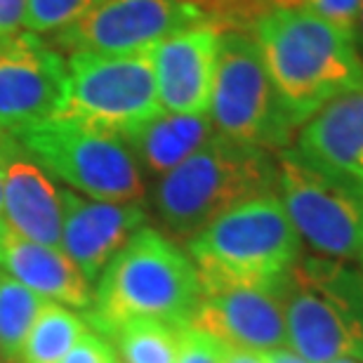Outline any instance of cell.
<instances>
[{
	"label": "cell",
	"instance_id": "cell-32",
	"mask_svg": "<svg viewBox=\"0 0 363 363\" xmlns=\"http://www.w3.org/2000/svg\"><path fill=\"white\" fill-rule=\"evenodd\" d=\"M361 272H363V259H361Z\"/></svg>",
	"mask_w": 363,
	"mask_h": 363
},
{
	"label": "cell",
	"instance_id": "cell-6",
	"mask_svg": "<svg viewBox=\"0 0 363 363\" xmlns=\"http://www.w3.org/2000/svg\"><path fill=\"white\" fill-rule=\"evenodd\" d=\"M17 144L71 191L106 203H144V172L121 135L57 116L14 137Z\"/></svg>",
	"mask_w": 363,
	"mask_h": 363
},
{
	"label": "cell",
	"instance_id": "cell-9",
	"mask_svg": "<svg viewBox=\"0 0 363 363\" xmlns=\"http://www.w3.org/2000/svg\"><path fill=\"white\" fill-rule=\"evenodd\" d=\"M151 50L130 55L71 52L62 116L123 135L161 113Z\"/></svg>",
	"mask_w": 363,
	"mask_h": 363
},
{
	"label": "cell",
	"instance_id": "cell-1",
	"mask_svg": "<svg viewBox=\"0 0 363 363\" xmlns=\"http://www.w3.org/2000/svg\"><path fill=\"white\" fill-rule=\"evenodd\" d=\"M281 104L297 128L342 94L363 90L357 38L304 10L269 7L250 28Z\"/></svg>",
	"mask_w": 363,
	"mask_h": 363
},
{
	"label": "cell",
	"instance_id": "cell-31",
	"mask_svg": "<svg viewBox=\"0 0 363 363\" xmlns=\"http://www.w3.org/2000/svg\"><path fill=\"white\" fill-rule=\"evenodd\" d=\"M108 363H121V359H118V357H113V359H111V361H108Z\"/></svg>",
	"mask_w": 363,
	"mask_h": 363
},
{
	"label": "cell",
	"instance_id": "cell-33",
	"mask_svg": "<svg viewBox=\"0 0 363 363\" xmlns=\"http://www.w3.org/2000/svg\"><path fill=\"white\" fill-rule=\"evenodd\" d=\"M0 363H5V361H3V357H0Z\"/></svg>",
	"mask_w": 363,
	"mask_h": 363
},
{
	"label": "cell",
	"instance_id": "cell-8",
	"mask_svg": "<svg viewBox=\"0 0 363 363\" xmlns=\"http://www.w3.org/2000/svg\"><path fill=\"white\" fill-rule=\"evenodd\" d=\"M276 196L302 243L316 257L363 259V191L304 163L293 149L276 154Z\"/></svg>",
	"mask_w": 363,
	"mask_h": 363
},
{
	"label": "cell",
	"instance_id": "cell-24",
	"mask_svg": "<svg viewBox=\"0 0 363 363\" xmlns=\"http://www.w3.org/2000/svg\"><path fill=\"white\" fill-rule=\"evenodd\" d=\"M224 342L208 335L194 325H184L179 330V352L177 363H222Z\"/></svg>",
	"mask_w": 363,
	"mask_h": 363
},
{
	"label": "cell",
	"instance_id": "cell-16",
	"mask_svg": "<svg viewBox=\"0 0 363 363\" xmlns=\"http://www.w3.org/2000/svg\"><path fill=\"white\" fill-rule=\"evenodd\" d=\"M290 149L311 168L363 191V90L333 99L304 121Z\"/></svg>",
	"mask_w": 363,
	"mask_h": 363
},
{
	"label": "cell",
	"instance_id": "cell-29",
	"mask_svg": "<svg viewBox=\"0 0 363 363\" xmlns=\"http://www.w3.org/2000/svg\"><path fill=\"white\" fill-rule=\"evenodd\" d=\"M357 31H359V38H361V45H363V0H361V10H359V24H357Z\"/></svg>",
	"mask_w": 363,
	"mask_h": 363
},
{
	"label": "cell",
	"instance_id": "cell-26",
	"mask_svg": "<svg viewBox=\"0 0 363 363\" xmlns=\"http://www.w3.org/2000/svg\"><path fill=\"white\" fill-rule=\"evenodd\" d=\"M28 0H0V40L21 33L26 24Z\"/></svg>",
	"mask_w": 363,
	"mask_h": 363
},
{
	"label": "cell",
	"instance_id": "cell-12",
	"mask_svg": "<svg viewBox=\"0 0 363 363\" xmlns=\"http://www.w3.org/2000/svg\"><path fill=\"white\" fill-rule=\"evenodd\" d=\"M281 286L208 290L189 325L217 337L227 347L264 354L283 350L288 340Z\"/></svg>",
	"mask_w": 363,
	"mask_h": 363
},
{
	"label": "cell",
	"instance_id": "cell-3",
	"mask_svg": "<svg viewBox=\"0 0 363 363\" xmlns=\"http://www.w3.org/2000/svg\"><path fill=\"white\" fill-rule=\"evenodd\" d=\"M276 154L213 135L175 170L158 179L154 208L170 238L191 241L227 210L276 194Z\"/></svg>",
	"mask_w": 363,
	"mask_h": 363
},
{
	"label": "cell",
	"instance_id": "cell-18",
	"mask_svg": "<svg viewBox=\"0 0 363 363\" xmlns=\"http://www.w3.org/2000/svg\"><path fill=\"white\" fill-rule=\"evenodd\" d=\"M213 135L215 125L208 113L189 116L161 111L142 125L123 133L121 140L128 144L142 172L161 179L194 156Z\"/></svg>",
	"mask_w": 363,
	"mask_h": 363
},
{
	"label": "cell",
	"instance_id": "cell-22",
	"mask_svg": "<svg viewBox=\"0 0 363 363\" xmlns=\"http://www.w3.org/2000/svg\"><path fill=\"white\" fill-rule=\"evenodd\" d=\"M99 3L101 0H28L24 28L35 35H55L57 31H64L67 26L81 21Z\"/></svg>",
	"mask_w": 363,
	"mask_h": 363
},
{
	"label": "cell",
	"instance_id": "cell-4",
	"mask_svg": "<svg viewBox=\"0 0 363 363\" xmlns=\"http://www.w3.org/2000/svg\"><path fill=\"white\" fill-rule=\"evenodd\" d=\"M203 293L222 288H279L302 257V241L276 194L227 210L186 241Z\"/></svg>",
	"mask_w": 363,
	"mask_h": 363
},
{
	"label": "cell",
	"instance_id": "cell-2",
	"mask_svg": "<svg viewBox=\"0 0 363 363\" xmlns=\"http://www.w3.org/2000/svg\"><path fill=\"white\" fill-rule=\"evenodd\" d=\"M203 300V283L186 248L154 227H142L97 279L85 323L106 335L130 318H156L184 328Z\"/></svg>",
	"mask_w": 363,
	"mask_h": 363
},
{
	"label": "cell",
	"instance_id": "cell-23",
	"mask_svg": "<svg viewBox=\"0 0 363 363\" xmlns=\"http://www.w3.org/2000/svg\"><path fill=\"white\" fill-rule=\"evenodd\" d=\"M269 7H288V10H304L316 17L330 21L340 31L357 38L361 0H267Z\"/></svg>",
	"mask_w": 363,
	"mask_h": 363
},
{
	"label": "cell",
	"instance_id": "cell-19",
	"mask_svg": "<svg viewBox=\"0 0 363 363\" xmlns=\"http://www.w3.org/2000/svg\"><path fill=\"white\" fill-rule=\"evenodd\" d=\"M179 330L156 318H130L106 333L121 363H177Z\"/></svg>",
	"mask_w": 363,
	"mask_h": 363
},
{
	"label": "cell",
	"instance_id": "cell-28",
	"mask_svg": "<svg viewBox=\"0 0 363 363\" xmlns=\"http://www.w3.org/2000/svg\"><path fill=\"white\" fill-rule=\"evenodd\" d=\"M267 361H269V363H309L307 359H302L300 354H295L293 350H288V347H283V350L267 352Z\"/></svg>",
	"mask_w": 363,
	"mask_h": 363
},
{
	"label": "cell",
	"instance_id": "cell-7",
	"mask_svg": "<svg viewBox=\"0 0 363 363\" xmlns=\"http://www.w3.org/2000/svg\"><path fill=\"white\" fill-rule=\"evenodd\" d=\"M208 116L227 140L272 154L290 147L297 123L281 104L252 33L222 31Z\"/></svg>",
	"mask_w": 363,
	"mask_h": 363
},
{
	"label": "cell",
	"instance_id": "cell-20",
	"mask_svg": "<svg viewBox=\"0 0 363 363\" xmlns=\"http://www.w3.org/2000/svg\"><path fill=\"white\" fill-rule=\"evenodd\" d=\"M83 333H88V323L74 309L45 302L21 347L19 363H62Z\"/></svg>",
	"mask_w": 363,
	"mask_h": 363
},
{
	"label": "cell",
	"instance_id": "cell-17",
	"mask_svg": "<svg viewBox=\"0 0 363 363\" xmlns=\"http://www.w3.org/2000/svg\"><path fill=\"white\" fill-rule=\"evenodd\" d=\"M0 269L43 300L88 311L90 283L62 248L28 241L0 222Z\"/></svg>",
	"mask_w": 363,
	"mask_h": 363
},
{
	"label": "cell",
	"instance_id": "cell-15",
	"mask_svg": "<svg viewBox=\"0 0 363 363\" xmlns=\"http://www.w3.org/2000/svg\"><path fill=\"white\" fill-rule=\"evenodd\" d=\"M3 163V222L28 241L62 248V189L19 147L0 140Z\"/></svg>",
	"mask_w": 363,
	"mask_h": 363
},
{
	"label": "cell",
	"instance_id": "cell-5",
	"mask_svg": "<svg viewBox=\"0 0 363 363\" xmlns=\"http://www.w3.org/2000/svg\"><path fill=\"white\" fill-rule=\"evenodd\" d=\"M288 350L309 363L363 361V272L302 255L281 286Z\"/></svg>",
	"mask_w": 363,
	"mask_h": 363
},
{
	"label": "cell",
	"instance_id": "cell-30",
	"mask_svg": "<svg viewBox=\"0 0 363 363\" xmlns=\"http://www.w3.org/2000/svg\"><path fill=\"white\" fill-rule=\"evenodd\" d=\"M333 363H363V361H357V359H340V361H333Z\"/></svg>",
	"mask_w": 363,
	"mask_h": 363
},
{
	"label": "cell",
	"instance_id": "cell-13",
	"mask_svg": "<svg viewBox=\"0 0 363 363\" xmlns=\"http://www.w3.org/2000/svg\"><path fill=\"white\" fill-rule=\"evenodd\" d=\"M220 35L222 31L213 24H194L151 50L163 111L189 116L210 111Z\"/></svg>",
	"mask_w": 363,
	"mask_h": 363
},
{
	"label": "cell",
	"instance_id": "cell-14",
	"mask_svg": "<svg viewBox=\"0 0 363 363\" xmlns=\"http://www.w3.org/2000/svg\"><path fill=\"white\" fill-rule=\"evenodd\" d=\"M62 250L88 283L97 281L116 252L147 227V210L142 203L94 201L62 189Z\"/></svg>",
	"mask_w": 363,
	"mask_h": 363
},
{
	"label": "cell",
	"instance_id": "cell-10",
	"mask_svg": "<svg viewBox=\"0 0 363 363\" xmlns=\"http://www.w3.org/2000/svg\"><path fill=\"white\" fill-rule=\"evenodd\" d=\"M69 71L64 57L35 33L0 40V140L64 113Z\"/></svg>",
	"mask_w": 363,
	"mask_h": 363
},
{
	"label": "cell",
	"instance_id": "cell-27",
	"mask_svg": "<svg viewBox=\"0 0 363 363\" xmlns=\"http://www.w3.org/2000/svg\"><path fill=\"white\" fill-rule=\"evenodd\" d=\"M222 363H269L264 352L238 350V347H224Z\"/></svg>",
	"mask_w": 363,
	"mask_h": 363
},
{
	"label": "cell",
	"instance_id": "cell-21",
	"mask_svg": "<svg viewBox=\"0 0 363 363\" xmlns=\"http://www.w3.org/2000/svg\"><path fill=\"white\" fill-rule=\"evenodd\" d=\"M45 302L0 269V357L5 363H19L21 347Z\"/></svg>",
	"mask_w": 363,
	"mask_h": 363
},
{
	"label": "cell",
	"instance_id": "cell-25",
	"mask_svg": "<svg viewBox=\"0 0 363 363\" xmlns=\"http://www.w3.org/2000/svg\"><path fill=\"white\" fill-rule=\"evenodd\" d=\"M113 357L116 352L108 345V340L101 337L99 333L88 330L71 347V352L62 359V363H108Z\"/></svg>",
	"mask_w": 363,
	"mask_h": 363
},
{
	"label": "cell",
	"instance_id": "cell-11",
	"mask_svg": "<svg viewBox=\"0 0 363 363\" xmlns=\"http://www.w3.org/2000/svg\"><path fill=\"white\" fill-rule=\"evenodd\" d=\"M194 24H206L194 0H101L81 21L57 31L55 45L69 55H130Z\"/></svg>",
	"mask_w": 363,
	"mask_h": 363
}]
</instances>
